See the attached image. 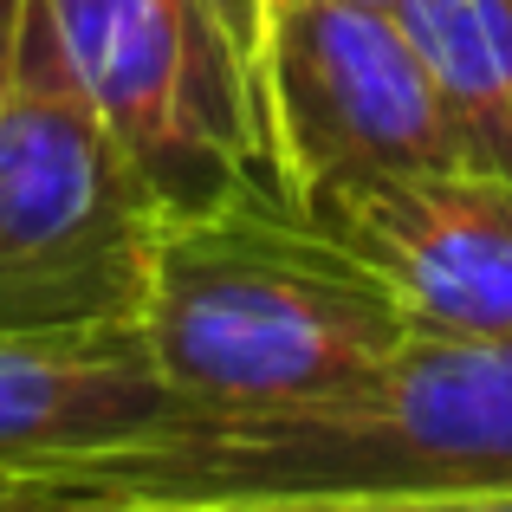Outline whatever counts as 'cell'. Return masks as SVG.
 Segmentation results:
<instances>
[{"label":"cell","mask_w":512,"mask_h":512,"mask_svg":"<svg viewBox=\"0 0 512 512\" xmlns=\"http://www.w3.org/2000/svg\"><path fill=\"white\" fill-rule=\"evenodd\" d=\"M512 493V331H409L376 376L299 409H175L150 435L59 454L20 500Z\"/></svg>","instance_id":"1"},{"label":"cell","mask_w":512,"mask_h":512,"mask_svg":"<svg viewBox=\"0 0 512 512\" xmlns=\"http://www.w3.org/2000/svg\"><path fill=\"white\" fill-rule=\"evenodd\" d=\"M409 338L389 286L273 188L143 214L137 344L182 409H299Z\"/></svg>","instance_id":"2"},{"label":"cell","mask_w":512,"mask_h":512,"mask_svg":"<svg viewBox=\"0 0 512 512\" xmlns=\"http://www.w3.org/2000/svg\"><path fill=\"white\" fill-rule=\"evenodd\" d=\"M266 182L299 214L402 169L467 163L422 46L396 7L273 0L260 59Z\"/></svg>","instance_id":"3"},{"label":"cell","mask_w":512,"mask_h":512,"mask_svg":"<svg viewBox=\"0 0 512 512\" xmlns=\"http://www.w3.org/2000/svg\"><path fill=\"white\" fill-rule=\"evenodd\" d=\"M150 214L273 188L260 117L195 0H46ZM279 195V188H273Z\"/></svg>","instance_id":"4"},{"label":"cell","mask_w":512,"mask_h":512,"mask_svg":"<svg viewBox=\"0 0 512 512\" xmlns=\"http://www.w3.org/2000/svg\"><path fill=\"white\" fill-rule=\"evenodd\" d=\"M389 286L409 331H512V175L435 163L344 188L312 214Z\"/></svg>","instance_id":"5"},{"label":"cell","mask_w":512,"mask_h":512,"mask_svg":"<svg viewBox=\"0 0 512 512\" xmlns=\"http://www.w3.org/2000/svg\"><path fill=\"white\" fill-rule=\"evenodd\" d=\"M182 402L137 344V318L0 312V467H46L150 435Z\"/></svg>","instance_id":"6"},{"label":"cell","mask_w":512,"mask_h":512,"mask_svg":"<svg viewBox=\"0 0 512 512\" xmlns=\"http://www.w3.org/2000/svg\"><path fill=\"white\" fill-rule=\"evenodd\" d=\"M467 163L512 175V0H396Z\"/></svg>","instance_id":"7"},{"label":"cell","mask_w":512,"mask_h":512,"mask_svg":"<svg viewBox=\"0 0 512 512\" xmlns=\"http://www.w3.org/2000/svg\"><path fill=\"white\" fill-rule=\"evenodd\" d=\"M7 512H512V493H253V500H26Z\"/></svg>","instance_id":"8"},{"label":"cell","mask_w":512,"mask_h":512,"mask_svg":"<svg viewBox=\"0 0 512 512\" xmlns=\"http://www.w3.org/2000/svg\"><path fill=\"white\" fill-rule=\"evenodd\" d=\"M195 7L214 26V39L227 46V59H234L240 85L253 98V117H260V59H266V7L273 0H195Z\"/></svg>","instance_id":"9"},{"label":"cell","mask_w":512,"mask_h":512,"mask_svg":"<svg viewBox=\"0 0 512 512\" xmlns=\"http://www.w3.org/2000/svg\"><path fill=\"white\" fill-rule=\"evenodd\" d=\"M13 7H20V0H0V72H7V39H13Z\"/></svg>","instance_id":"10"},{"label":"cell","mask_w":512,"mask_h":512,"mask_svg":"<svg viewBox=\"0 0 512 512\" xmlns=\"http://www.w3.org/2000/svg\"><path fill=\"white\" fill-rule=\"evenodd\" d=\"M20 500V467H0V512Z\"/></svg>","instance_id":"11"},{"label":"cell","mask_w":512,"mask_h":512,"mask_svg":"<svg viewBox=\"0 0 512 512\" xmlns=\"http://www.w3.org/2000/svg\"><path fill=\"white\" fill-rule=\"evenodd\" d=\"M363 7H396V0H363Z\"/></svg>","instance_id":"12"}]
</instances>
